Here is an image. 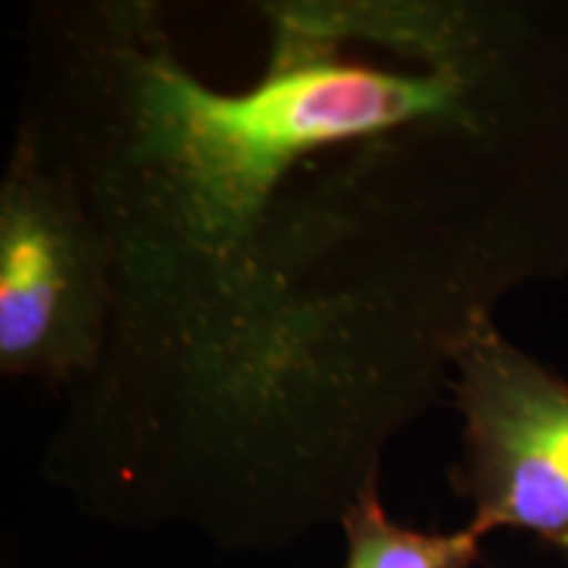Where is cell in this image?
I'll list each match as a JSON object with an SVG mask.
<instances>
[{"instance_id": "1", "label": "cell", "mask_w": 568, "mask_h": 568, "mask_svg": "<svg viewBox=\"0 0 568 568\" xmlns=\"http://www.w3.org/2000/svg\"><path fill=\"white\" fill-rule=\"evenodd\" d=\"M17 130L101 234V361L42 474L82 514L272 552L379 487L516 258L531 30L458 0H55Z\"/></svg>"}, {"instance_id": "2", "label": "cell", "mask_w": 568, "mask_h": 568, "mask_svg": "<svg viewBox=\"0 0 568 568\" xmlns=\"http://www.w3.org/2000/svg\"><path fill=\"white\" fill-rule=\"evenodd\" d=\"M109 314L101 234L17 130L0 182V372L69 393L101 361Z\"/></svg>"}, {"instance_id": "3", "label": "cell", "mask_w": 568, "mask_h": 568, "mask_svg": "<svg viewBox=\"0 0 568 568\" xmlns=\"http://www.w3.org/2000/svg\"><path fill=\"white\" fill-rule=\"evenodd\" d=\"M464 460L453 474L477 535L524 529L568 550V382L479 318L453 353Z\"/></svg>"}, {"instance_id": "4", "label": "cell", "mask_w": 568, "mask_h": 568, "mask_svg": "<svg viewBox=\"0 0 568 568\" xmlns=\"http://www.w3.org/2000/svg\"><path fill=\"white\" fill-rule=\"evenodd\" d=\"M345 535L343 568H477L481 535L418 531L393 521L382 506L379 487L366 489L339 521Z\"/></svg>"}]
</instances>
